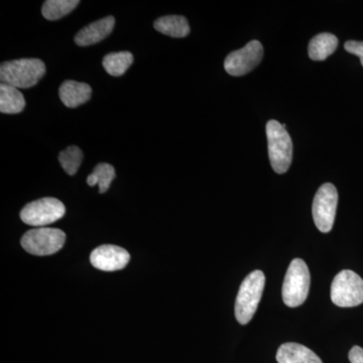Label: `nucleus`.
Listing matches in <instances>:
<instances>
[{
	"label": "nucleus",
	"mask_w": 363,
	"mask_h": 363,
	"mask_svg": "<svg viewBox=\"0 0 363 363\" xmlns=\"http://www.w3.org/2000/svg\"><path fill=\"white\" fill-rule=\"evenodd\" d=\"M279 363H323L316 353L302 345L289 342L279 346L277 353Z\"/></svg>",
	"instance_id": "ddd939ff"
},
{
	"label": "nucleus",
	"mask_w": 363,
	"mask_h": 363,
	"mask_svg": "<svg viewBox=\"0 0 363 363\" xmlns=\"http://www.w3.org/2000/svg\"><path fill=\"white\" fill-rule=\"evenodd\" d=\"M346 51L350 52V54L355 55V56L359 57L360 62L363 66V42H357V40H348L344 45Z\"/></svg>",
	"instance_id": "412c9836"
},
{
	"label": "nucleus",
	"mask_w": 363,
	"mask_h": 363,
	"mask_svg": "<svg viewBox=\"0 0 363 363\" xmlns=\"http://www.w3.org/2000/svg\"><path fill=\"white\" fill-rule=\"evenodd\" d=\"M266 277L262 271H255L248 274L241 284L235 302V317L238 323H250L255 316L264 293Z\"/></svg>",
	"instance_id": "f03ea898"
},
{
	"label": "nucleus",
	"mask_w": 363,
	"mask_h": 363,
	"mask_svg": "<svg viewBox=\"0 0 363 363\" xmlns=\"http://www.w3.org/2000/svg\"><path fill=\"white\" fill-rule=\"evenodd\" d=\"M157 32L172 38H185L190 33L187 18L182 16H167L155 21Z\"/></svg>",
	"instance_id": "dca6fc26"
},
{
	"label": "nucleus",
	"mask_w": 363,
	"mask_h": 363,
	"mask_svg": "<svg viewBox=\"0 0 363 363\" xmlns=\"http://www.w3.org/2000/svg\"><path fill=\"white\" fill-rule=\"evenodd\" d=\"M338 39L329 33H319L309 44V57L314 61H324L336 51Z\"/></svg>",
	"instance_id": "4468645a"
},
{
	"label": "nucleus",
	"mask_w": 363,
	"mask_h": 363,
	"mask_svg": "<svg viewBox=\"0 0 363 363\" xmlns=\"http://www.w3.org/2000/svg\"><path fill=\"white\" fill-rule=\"evenodd\" d=\"M66 208L56 198H42L26 204L21 211V220L30 226L45 227L63 218Z\"/></svg>",
	"instance_id": "0eeeda50"
},
{
	"label": "nucleus",
	"mask_w": 363,
	"mask_h": 363,
	"mask_svg": "<svg viewBox=\"0 0 363 363\" xmlns=\"http://www.w3.org/2000/svg\"><path fill=\"white\" fill-rule=\"evenodd\" d=\"M93 175L96 176L99 193H105L111 187V182L116 178V169L111 164L102 162L97 164L96 168L93 171Z\"/></svg>",
	"instance_id": "aec40b11"
},
{
	"label": "nucleus",
	"mask_w": 363,
	"mask_h": 363,
	"mask_svg": "<svg viewBox=\"0 0 363 363\" xmlns=\"http://www.w3.org/2000/svg\"><path fill=\"white\" fill-rule=\"evenodd\" d=\"M79 4L78 0H47L43 6V16L48 21L60 20L74 11Z\"/></svg>",
	"instance_id": "a211bd4d"
},
{
	"label": "nucleus",
	"mask_w": 363,
	"mask_h": 363,
	"mask_svg": "<svg viewBox=\"0 0 363 363\" xmlns=\"http://www.w3.org/2000/svg\"><path fill=\"white\" fill-rule=\"evenodd\" d=\"M45 74V65L40 59H20L4 62L0 66V80L18 89L37 85Z\"/></svg>",
	"instance_id": "f257e3e1"
},
{
	"label": "nucleus",
	"mask_w": 363,
	"mask_h": 363,
	"mask_svg": "<svg viewBox=\"0 0 363 363\" xmlns=\"http://www.w3.org/2000/svg\"><path fill=\"white\" fill-rule=\"evenodd\" d=\"M269 161L274 171L285 174L290 169L293 160V143L285 126L277 121L267 124Z\"/></svg>",
	"instance_id": "7ed1b4c3"
},
{
	"label": "nucleus",
	"mask_w": 363,
	"mask_h": 363,
	"mask_svg": "<svg viewBox=\"0 0 363 363\" xmlns=\"http://www.w3.org/2000/svg\"><path fill=\"white\" fill-rule=\"evenodd\" d=\"M264 57V47L259 40H252L242 49L230 52L224 62V68L229 75L243 76L259 66Z\"/></svg>",
	"instance_id": "1a4fd4ad"
},
{
	"label": "nucleus",
	"mask_w": 363,
	"mask_h": 363,
	"mask_svg": "<svg viewBox=\"0 0 363 363\" xmlns=\"http://www.w3.org/2000/svg\"><path fill=\"white\" fill-rule=\"evenodd\" d=\"M130 259L128 250L111 245L98 247L90 255L91 264L104 272L121 271L128 266Z\"/></svg>",
	"instance_id": "9d476101"
},
{
	"label": "nucleus",
	"mask_w": 363,
	"mask_h": 363,
	"mask_svg": "<svg viewBox=\"0 0 363 363\" xmlns=\"http://www.w3.org/2000/svg\"><path fill=\"white\" fill-rule=\"evenodd\" d=\"M60 98L65 106L69 108H76L86 104L92 95V89L86 83L77 81H65L59 90Z\"/></svg>",
	"instance_id": "f8f14e48"
},
{
	"label": "nucleus",
	"mask_w": 363,
	"mask_h": 363,
	"mask_svg": "<svg viewBox=\"0 0 363 363\" xmlns=\"http://www.w3.org/2000/svg\"><path fill=\"white\" fill-rule=\"evenodd\" d=\"M65 241L66 234L60 229L39 227L28 230L21 238V243L26 252L44 257L58 252Z\"/></svg>",
	"instance_id": "39448f33"
},
{
	"label": "nucleus",
	"mask_w": 363,
	"mask_h": 363,
	"mask_svg": "<svg viewBox=\"0 0 363 363\" xmlns=\"http://www.w3.org/2000/svg\"><path fill=\"white\" fill-rule=\"evenodd\" d=\"M348 357L351 363H363V348L360 346L351 348Z\"/></svg>",
	"instance_id": "4be33fe9"
},
{
	"label": "nucleus",
	"mask_w": 363,
	"mask_h": 363,
	"mask_svg": "<svg viewBox=\"0 0 363 363\" xmlns=\"http://www.w3.org/2000/svg\"><path fill=\"white\" fill-rule=\"evenodd\" d=\"M338 193L333 184L322 185L315 195L313 202V218L321 233H330L335 221Z\"/></svg>",
	"instance_id": "6e6552de"
},
{
	"label": "nucleus",
	"mask_w": 363,
	"mask_h": 363,
	"mask_svg": "<svg viewBox=\"0 0 363 363\" xmlns=\"http://www.w3.org/2000/svg\"><path fill=\"white\" fill-rule=\"evenodd\" d=\"M133 63V56L130 52H111L104 57V67L109 75L114 77L123 76Z\"/></svg>",
	"instance_id": "f3484780"
},
{
	"label": "nucleus",
	"mask_w": 363,
	"mask_h": 363,
	"mask_svg": "<svg viewBox=\"0 0 363 363\" xmlns=\"http://www.w3.org/2000/svg\"><path fill=\"white\" fill-rule=\"evenodd\" d=\"M87 184L88 185L91 186V187H93V186L95 185H98V180L96 176L93 175V174H91V175L87 178Z\"/></svg>",
	"instance_id": "5701e85b"
},
{
	"label": "nucleus",
	"mask_w": 363,
	"mask_h": 363,
	"mask_svg": "<svg viewBox=\"0 0 363 363\" xmlns=\"http://www.w3.org/2000/svg\"><path fill=\"white\" fill-rule=\"evenodd\" d=\"M83 161L82 150L75 145L67 147L59 155V162L62 168L68 175L73 176L77 173Z\"/></svg>",
	"instance_id": "6ab92c4d"
},
{
	"label": "nucleus",
	"mask_w": 363,
	"mask_h": 363,
	"mask_svg": "<svg viewBox=\"0 0 363 363\" xmlns=\"http://www.w3.org/2000/svg\"><path fill=\"white\" fill-rule=\"evenodd\" d=\"M26 107V100L21 91L13 86L0 85V111L6 114H16Z\"/></svg>",
	"instance_id": "2eb2a0df"
},
{
	"label": "nucleus",
	"mask_w": 363,
	"mask_h": 363,
	"mask_svg": "<svg viewBox=\"0 0 363 363\" xmlns=\"http://www.w3.org/2000/svg\"><path fill=\"white\" fill-rule=\"evenodd\" d=\"M114 25H116V20L113 16H106L102 20L95 21V23L85 26L76 35V44L80 47L97 44L111 35Z\"/></svg>",
	"instance_id": "9b49d317"
},
{
	"label": "nucleus",
	"mask_w": 363,
	"mask_h": 363,
	"mask_svg": "<svg viewBox=\"0 0 363 363\" xmlns=\"http://www.w3.org/2000/svg\"><path fill=\"white\" fill-rule=\"evenodd\" d=\"M310 283L311 277L304 260L294 259L286 271L283 284L281 295L284 303L291 308L304 304L309 294Z\"/></svg>",
	"instance_id": "20e7f679"
},
{
	"label": "nucleus",
	"mask_w": 363,
	"mask_h": 363,
	"mask_svg": "<svg viewBox=\"0 0 363 363\" xmlns=\"http://www.w3.org/2000/svg\"><path fill=\"white\" fill-rule=\"evenodd\" d=\"M331 300L338 307L350 308L363 303V279L357 272H339L331 285Z\"/></svg>",
	"instance_id": "423d86ee"
}]
</instances>
